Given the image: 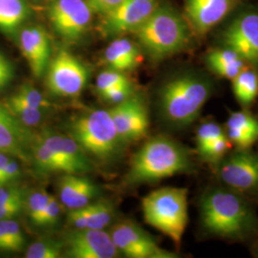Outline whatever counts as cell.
Returning <instances> with one entry per match:
<instances>
[{"instance_id": "obj_1", "label": "cell", "mask_w": 258, "mask_h": 258, "mask_svg": "<svg viewBox=\"0 0 258 258\" xmlns=\"http://www.w3.org/2000/svg\"><path fill=\"white\" fill-rule=\"evenodd\" d=\"M200 215L204 229L222 238L244 239L257 231V217L249 202L227 186L203 194Z\"/></svg>"}, {"instance_id": "obj_2", "label": "cell", "mask_w": 258, "mask_h": 258, "mask_svg": "<svg viewBox=\"0 0 258 258\" xmlns=\"http://www.w3.org/2000/svg\"><path fill=\"white\" fill-rule=\"evenodd\" d=\"M189 152L182 145L165 136H156L139 149L131 160L126 184L156 182L171 176L192 171Z\"/></svg>"}, {"instance_id": "obj_3", "label": "cell", "mask_w": 258, "mask_h": 258, "mask_svg": "<svg viewBox=\"0 0 258 258\" xmlns=\"http://www.w3.org/2000/svg\"><path fill=\"white\" fill-rule=\"evenodd\" d=\"M211 81L202 74L186 72L168 80L159 93V112L166 123L184 128L196 120L212 95Z\"/></svg>"}, {"instance_id": "obj_4", "label": "cell", "mask_w": 258, "mask_h": 258, "mask_svg": "<svg viewBox=\"0 0 258 258\" xmlns=\"http://www.w3.org/2000/svg\"><path fill=\"white\" fill-rule=\"evenodd\" d=\"M139 43L154 60L182 51L189 41V31L183 18L166 5L158 6L134 32Z\"/></svg>"}, {"instance_id": "obj_5", "label": "cell", "mask_w": 258, "mask_h": 258, "mask_svg": "<svg viewBox=\"0 0 258 258\" xmlns=\"http://www.w3.org/2000/svg\"><path fill=\"white\" fill-rule=\"evenodd\" d=\"M187 189L163 187L148 194L142 200L145 221L168 236L179 246L187 222Z\"/></svg>"}, {"instance_id": "obj_6", "label": "cell", "mask_w": 258, "mask_h": 258, "mask_svg": "<svg viewBox=\"0 0 258 258\" xmlns=\"http://www.w3.org/2000/svg\"><path fill=\"white\" fill-rule=\"evenodd\" d=\"M69 136L86 152L101 161H109L120 152L121 145L110 111H89L76 117L69 125Z\"/></svg>"}, {"instance_id": "obj_7", "label": "cell", "mask_w": 258, "mask_h": 258, "mask_svg": "<svg viewBox=\"0 0 258 258\" xmlns=\"http://www.w3.org/2000/svg\"><path fill=\"white\" fill-rule=\"evenodd\" d=\"M46 85L55 96L72 98L80 95L89 78L88 68L66 50H60L49 62Z\"/></svg>"}, {"instance_id": "obj_8", "label": "cell", "mask_w": 258, "mask_h": 258, "mask_svg": "<svg viewBox=\"0 0 258 258\" xmlns=\"http://www.w3.org/2000/svg\"><path fill=\"white\" fill-rule=\"evenodd\" d=\"M218 175L227 187L239 194L258 192V153L249 149L224 157L218 163Z\"/></svg>"}, {"instance_id": "obj_9", "label": "cell", "mask_w": 258, "mask_h": 258, "mask_svg": "<svg viewBox=\"0 0 258 258\" xmlns=\"http://www.w3.org/2000/svg\"><path fill=\"white\" fill-rule=\"evenodd\" d=\"M110 234L118 251L126 257H176L175 253L162 249L149 233L133 221L116 224Z\"/></svg>"}, {"instance_id": "obj_10", "label": "cell", "mask_w": 258, "mask_h": 258, "mask_svg": "<svg viewBox=\"0 0 258 258\" xmlns=\"http://www.w3.org/2000/svg\"><path fill=\"white\" fill-rule=\"evenodd\" d=\"M92 15L86 0H54L49 8V19L55 33L71 41L85 34Z\"/></svg>"}, {"instance_id": "obj_11", "label": "cell", "mask_w": 258, "mask_h": 258, "mask_svg": "<svg viewBox=\"0 0 258 258\" xmlns=\"http://www.w3.org/2000/svg\"><path fill=\"white\" fill-rule=\"evenodd\" d=\"M157 0H124L103 14L100 29L106 37H118L135 32L158 7Z\"/></svg>"}, {"instance_id": "obj_12", "label": "cell", "mask_w": 258, "mask_h": 258, "mask_svg": "<svg viewBox=\"0 0 258 258\" xmlns=\"http://www.w3.org/2000/svg\"><path fill=\"white\" fill-rule=\"evenodd\" d=\"M109 111L122 144L138 141L147 135L149 125L148 106L141 95L133 93Z\"/></svg>"}, {"instance_id": "obj_13", "label": "cell", "mask_w": 258, "mask_h": 258, "mask_svg": "<svg viewBox=\"0 0 258 258\" xmlns=\"http://www.w3.org/2000/svg\"><path fill=\"white\" fill-rule=\"evenodd\" d=\"M64 253L73 258H114L119 251L104 230L73 229L62 238Z\"/></svg>"}, {"instance_id": "obj_14", "label": "cell", "mask_w": 258, "mask_h": 258, "mask_svg": "<svg viewBox=\"0 0 258 258\" xmlns=\"http://www.w3.org/2000/svg\"><path fill=\"white\" fill-rule=\"evenodd\" d=\"M222 40L226 48L258 68V13L241 14L224 31Z\"/></svg>"}, {"instance_id": "obj_15", "label": "cell", "mask_w": 258, "mask_h": 258, "mask_svg": "<svg viewBox=\"0 0 258 258\" xmlns=\"http://www.w3.org/2000/svg\"><path fill=\"white\" fill-rule=\"evenodd\" d=\"M19 46L27 60L32 74L40 78L50 62L51 44L46 31L37 25L22 27L19 31Z\"/></svg>"}, {"instance_id": "obj_16", "label": "cell", "mask_w": 258, "mask_h": 258, "mask_svg": "<svg viewBox=\"0 0 258 258\" xmlns=\"http://www.w3.org/2000/svg\"><path fill=\"white\" fill-rule=\"evenodd\" d=\"M22 125L4 103L0 102V150L24 163L31 162V144L34 136Z\"/></svg>"}, {"instance_id": "obj_17", "label": "cell", "mask_w": 258, "mask_h": 258, "mask_svg": "<svg viewBox=\"0 0 258 258\" xmlns=\"http://www.w3.org/2000/svg\"><path fill=\"white\" fill-rule=\"evenodd\" d=\"M39 139L58 158L64 174H85L91 171L88 155L72 137L46 132Z\"/></svg>"}, {"instance_id": "obj_18", "label": "cell", "mask_w": 258, "mask_h": 258, "mask_svg": "<svg viewBox=\"0 0 258 258\" xmlns=\"http://www.w3.org/2000/svg\"><path fill=\"white\" fill-rule=\"evenodd\" d=\"M240 0H185V13L194 29L206 34L220 23Z\"/></svg>"}, {"instance_id": "obj_19", "label": "cell", "mask_w": 258, "mask_h": 258, "mask_svg": "<svg viewBox=\"0 0 258 258\" xmlns=\"http://www.w3.org/2000/svg\"><path fill=\"white\" fill-rule=\"evenodd\" d=\"M98 195V186L83 174H65L58 182V200L68 211L83 208Z\"/></svg>"}, {"instance_id": "obj_20", "label": "cell", "mask_w": 258, "mask_h": 258, "mask_svg": "<svg viewBox=\"0 0 258 258\" xmlns=\"http://www.w3.org/2000/svg\"><path fill=\"white\" fill-rule=\"evenodd\" d=\"M115 216L113 205L100 200L91 202L81 209L69 211L67 222L73 229L80 230H104Z\"/></svg>"}, {"instance_id": "obj_21", "label": "cell", "mask_w": 258, "mask_h": 258, "mask_svg": "<svg viewBox=\"0 0 258 258\" xmlns=\"http://www.w3.org/2000/svg\"><path fill=\"white\" fill-rule=\"evenodd\" d=\"M228 139L238 149H249L258 140V120L249 112H232L226 122Z\"/></svg>"}, {"instance_id": "obj_22", "label": "cell", "mask_w": 258, "mask_h": 258, "mask_svg": "<svg viewBox=\"0 0 258 258\" xmlns=\"http://www.w3.org/2000/svg\"><path fill=\"white\" fill-rule=\"evenodd\" d=\"M104 60L113 70L122 73L133 70L140 63L138 47L127 38L115 39L106 48Z\"/></svg>"}, {"instance_id": "obj_23", "label": "cell", "mask_w": 258, "mask_h": 258, "mask_svg": "<svg viewBox=\"0 0 258 258\" xmlns=\"http://www.w3.org/2000/svg\"><path fill=\"white\" fill-rule=\"evenodd\" d=\"M31 16L26 0H0V32L16 35Z\"/></svg>"}, {"instance_id": "obj_24", "label": "cell", "mask_w": 258, "mask_h": 258, "mask_svg": "<svg viewBox=\"0 0 258 258\" xmlns=\"http://www.w3.org/2000/svg\"><path fill=\"white\" fill-rule=\"evenodd\" d=\"M207 63L212 72L230 80H233L246 68V61L229 48L211 51L207 55Z\"/></svg>"}, {"instance_id": "obj_25", "label": "cell", "mask_w": 258, "mask_h": 258, "mask_svg": "<svg viewBox=\"0 0 258 258\" xmlns=\"http://www.w3.org/2000/svg\"><path fill=\"white\" fill-rule=\"evenodd\" d=\"M3 103L10 113L27 128L37 126L45 118L47 111L29 105L16 94L10 96Z\"/></svg>"}, {"instance_id": "obj_26", "label": "cell", "mask_w": 258, "mask_h": 258, "mask_svg": "<svg viewBox=\"0 0 258 258\" xmlns=\"http://www.w3.org/2000/svg\"><path fill=\"white\" fill-rule=\"evenodd\" d=\"M233 93L241 105L249 106L258 95V75L256 72L244 69L233 80Z\"/></svg>"}, {"instance_id": "obj_27", "label": "cell", "mask_w": 258, "mask_h": 258, "mask_svg": "<svg viewBox=\"0 0 258 258\" xmlns=\"http://www.w3.org/2000/svg\"><path fill=\"white\" fill-rule=\"evenodd\" d=\"M63 252L61 241L42 239L32 243L25 252L26 258H57Z\"/></svg>"}, {"instance_id": "obj_28", "label": "cell", "mask_w": 258, "mask_h": 258, "mask_svg": "<svg viewBox=\"0 0 258 258\" xmlns=\"http://www.w3.org/2000/svg\"><path fill=\"white\" fill-rule=\"evenodd\" d=\"M52 195L44 189H38L28 195L24 199V208L27 211L28 217L34 225H37L39 217L45 210Z\"/></svg>"}, {"instance_id": "obj_29", "label": "cell", "mask_w": 258, "mask_h": 258, "mask_svg": "<svg viewBox=\"0 0 258 258\" xmlns=\"http://www.w3.org/2000/svg\"><path fill=\"white\" fill-rule=\"evenodd\" d=\"M0 231L11 246L12 251H20L24 248L25 237L18 222L12 219L0 220Z\"/></svg>"}, {"instance_id": "obj_30", "label": "cell", "mask_w": 258, "mask_h": 258, "mask_svg": "<svg viewBox=\"0 0 258 258\" xmlns=\"http://www.w3.org/2000/svg\"><path fill=\"white\" fill-rule=\"evenodd\" d=\"M231 146V141L225 135H223L220 138L216 139L212 144L200 150L199 154L204 161L212 164H218L226 156Z\"/></svg>"}, {"instance_id": "obj_31", "label": "cell", "mask_w": 258, "mask_h": 258, "mask_svg": "<svg viewBox=\"0 0 258 258\" xmlns=\"http://www.w3.org/2000/svg\"><path fill=\"white\" fill-rule=\"evenodd\" d=\"M15 94L23 102H26L33 107L45 111L50 110L52 108L51 102H49L37 88H35L29 83L22 84Z\"/></svg>"}, {"instance_id": "obj_32", "label": "cell", "mask_w": 258, "mask_h": 258, "mask_svg": "<svg viewBox=\"0 0 258 258\" xmlns=\"http://www.w3.org/2000/svg\"><path fill=\"white\" fill-rule=\"evenodd\" d=\"M223 135H225L223 128L217 122L212 120L203 122L196 131V145L198 152Z\"/></svg>"}, {"instance_id": "obj_33", "label": "cell", "mask_w": 258, "mask_h": 258, "mask_svg": "<svg viewBox=\"0 0 258 258\" xmlns=\"http://www.w3.org/2000/svg\"><path fill=\"white\" fill-rule=\"evenodd\" d=\"M129 83L130 82L128 79L122 72L110 69L107 71H103L98 76L96 86L99 94H102L112 87Z\"/></svg>"}, {"instance_id": "obj_34", "label": "cell", "mask_w": 258, "mask_h": 258, "mask_svg": "<svg viewBox=\"0 0 258 258\" xmlns=\"http://www.w3.org/2000/svg\"><path fill=\"white\" fill-rule=\"evenodd\" d=\"M62 205L54 196H51L45 210L39 217L36 226L40 227H51L55 225L59 218L62 211Z\"/></svg>"}, {"instance_id": "obj_35", "label": "cell", "mask_w": 258, "mask_h": 258, "mask_svg": "<svg viewBox=\"0 0 258 258\" xmlns=\"http://www.w3.org/2000/svg\"><path fill=\"white\" fill-rule=\"evenodd\" d=\"M132 94H133L132 85H131V83H129L112 87L110 89L104 91L100 95L102 96V98L104 101L117 104V103H120V102L125 101L126 99H128Z\"/></svg>"}, {"instance_id": "obj_36", "label": "cell", "mask_w": 258, "mask_h": 258, "mask_svg": "<svg viewBox=\"0 0 258 258\" xmlns=\"http://www.w3.org/2000/svg\"><path fill=\"white\" fill-rule=\"evenodd\" d=\"M19 160L12 157L9 162L0 170V185L14 184L21 176V167Z\"/></svg>"}, {"instance_id": "obj_37", "label": "cell", "mask_w": 258, "mask_h": 258, "mask_svg": "<svg viewBox=\"0 0 258 258\" xmlns=\"http://www.w3.org/2000/svg\"><path fill=\"white\" fill-rule=\"evenodd\" d=\"M24 198L23 189L19 185H16L15 183L0 185V207Z\"/></svg>"}, {"instance_id": "obj_38", "label": "cell", "mask_w": 258, "mask_h": 258, "mask_svg": "<svg viewBox=\"0 0 258 258\" xmlns=\"http://www.w3.org/2000/svg\"><path fill=\"white\" fill-rule=\"evenodd\" d=\"M15 79V66L0 51V90L5 89Z\"/></svg>"}, {"instance_id": "obj_39", "label": "cell", "mask_w": 258, "mask_h": 258, "mask_svg": "<svg viewBox=\"0 0 258 258\" xmlns=\"http://www.w3.org/2000/svg\"><path fill=\"white\" fill-rule=\"evenodd\" d=\"M93 13L106 14L119 6L124 0H86Z\"/></svg>"}, {"instance_id": "obj_40", "label": "cell", "mask_w": 258, "mask_h": 258, "mask_svg": "<svg viewBox=\"0 0 258 258\" xmlns=\"http://www.w3.org/2000/svg\"><path fill=\"white\" fill-rule=\"evenodd\" d=\"M24 199L17 200L0 207V220L12 219L17 216L22 211V209H24Z\"/></svg>"}, {"instance_id": "obj_41", "label": "cell", "mask_w": 258, "mask_h": 258, "mask_svg": "<svg viewBox=\"0 0 258 258\" xmlns=\"http://www.w3.org/2000/svg\"><path fill=\"white\" fill-rule=\"evenodd\" d=\"M0 250H2V251H12L8 241L6 240L5 236L3 235L1 231H0Z\"/></svg>"}, {"instance_id": "obj_42", "label": "cell", "mask_w": 258, "mask_h": 258, "mask_svg": "<svg viewBox=\"0 0 258 258\" xmlns=\"http://www.w3.org/2000/svg\"><path fill=\"white\" fill-rule=\"evenodd\" d=\"M13 156H11L8 153L0 150V170L9 162V160Z\"/></svg>"}, {"instance_id": "obj_43", "label": "cell", "mask_w": 258, "mask_h": 258, "mask_svg": "<svg viewBox=\"0 0 258 258\" xmlns=\"http://www.w3.org/2000/svg\"><path fill=\"white\" fill-rule=\"evenodd\" d=\"M257 255H258V252H257Z\"/></svg>"}]
</instances>
